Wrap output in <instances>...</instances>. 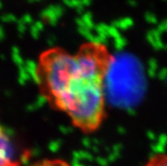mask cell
Instances as JSON below:
<instances>
[{"label":"cell","mask_w":167,"mask_h":166,"mask_svg":"<svg viewBox=\"0 0 167 166\" xmlns=\"http://www.w3.org/2000/svg\"><path fill=\"white\" fill-rule=\"evenodd\" d=\"M114 60L99 42L82 43L75 53L61 47L44 50L34 71L40 95L79 131L93 133L106 117L105 83Z\"/></svg>","instance_id":"cell-1"},{"label":"cell","mask_w":167,"mask_h":166,"mask_svg":"<svg viewBox=\"0 0 167 166\" xmlns=\"http://www.w3.org/2000/svg\"><path fill=\"white\" fill-rule=\"evenodd\" d=\"M26 152L18 149L15 141L0 125V166H25Z\"/></svg>","instance_id":"cell-2"},{"label":"cell","mask_w":167,"mask_h":166,"mask_svg":"<svg viewBox=\"0 0 167 166\" xmlns=\"http://www.w3.org/2000/svg\"><path fill=\"white\" fill-rule=\"evenodd\" d=\"M25 166H71V164L64 159L53 158L40 159Z\"/></svg>","instance_id":"cell-3"},{"label":"cell","mask_w":167,"mask_h":166,"mask_svg":"<svg viewBox=\"0 0 167 166\" xmlns=\"http://www.w3.org/2000/svg\"><path fill=\"white\" fill-rule=\"evenodd\" d=\"M142 166H167V152L155 154Z\"/></svg>","instance_id":"cell-4"}]
</instances>
